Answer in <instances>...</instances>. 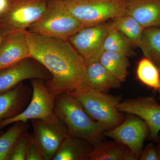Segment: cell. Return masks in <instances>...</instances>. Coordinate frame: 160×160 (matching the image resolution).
<instances>
[{
  "label": "cell",
  "instance_id": "cell-10",
  "mask_svg": "<svg viewBox=\"0 0 160 160\" xmlns=\"http://www.w3.org/2000/svg\"><path fill=\"white\" fill-rule=\"evenodd\" d=\"M149 135L147 124L136 116L127 114L118 126L104 133L107 137L125 145L129 148L136 160H139L144 142Z\"/></svg>",
  "mask_w": 160,
  "mask_h": 160
},
{
  "label": "cell",
  "instance_id": "cell-22",
  "mask_svg": "<svg viewBox=\"0 0 160 160\" xmlns=\"http://www.w3.org/2000/svg\"><path fill=\"white\" fill-rule=\"evenodd\" d=\"M138 79L144 85L158 91L160 89V73L157 66L150 59L142 58L136 69Z\"/></svg>",
  "mask_w": 160,
  "mask_h": 160
},
{
  "label": "cell",
  "instance_id": "cell-4",
  "mask_svg": "<svg viewBox=\"0 0 160 160\" xmlns=\"http://www.w3.org/2000/svg\"><path fill=\"white\" fill-rule=\"evenodd\" d=\"M81 102L89 116L102 126L105 130L115 128L125 117L118 110L119 98L88 87L69 92Z\"/></svg>",
  "mask_w": 160,
  "mask_h": 160
},
{
  "label": "cell",
  "instance_id": "cell-3",
  "mask_svg": "<svg viewBox=\"0 0 160 160\" xmlns=\"http://www.w3.org/2000/svg\"><path fill=\"white\" fill-rule=\"evenodd\" d=\"M85 27L67 9L62 0H49L46 11L28 31L44 36L68 40Z\"/></svg>",
  "mask_w": 160,
  "mask_h": 160
},
{
  "label": "cell",
  "instance_id": "cell-11",
  "mask_svg": "<svg viewBox=\"0 0 160 160\" xmlns=\"http://www.w3.org/2000/svg\"><path fill=\"white\" fill-rule=\"evenodd\" d=\"M118 109L142 119L149 128V139L157 142L160 132V104L155 99L150 96L126 99L119 103Z\"/></svg>",
  "mask_w": 160,
  "mask_h": 160
},
{
  "label": "cell",
  "instance_id": "cell-17",
  "mask_svg": "<svg viewBox=\"0 0 160 160\" xmlns=\"http://www.w3.org/2000/svg\"><path fill=\"white\" fill-rule=\"evenodd\" d=\"M86 74L89 87L96 90L108 93L121 86L122 82L99 62L87 64Z\"/></svg>",
  "mask_w": 160,
  "mask_h": 160
},
{
  "label": "cell",
  "instance_id": "cell-25",
  "mask_svg": "<svg viewBox=\"0 0 160 160\" xmlns=\"http://www.w3.org/2000/svg\"><path fill=\"white\" fill-rule=\"evenodd\" d=\"M29 136L28 130L25 131L18 140L8 160H26V152Z\"/></svg>",
  "mask_w": 160,
  "mask_h": 160
},
{
  "label": "cell",
  "instance_id": "cell-8",
  "mask_svg": "<svg viewBox=\"0 0 160 160\" xmlns=\"http://www.w3.org/2000/svg\"><path fill=\"white\" fill-rule=\"evenodd\" d=\"M30 121L33 128L32 135L44 160H52L63 141L69 136L66 125L58 117Z\"/></svg>",
  "mask_w": 160,
  "mask_h": 160
},
{
  "label": "cell",
  "instance_id": "cell-15",
  "mask_svg": "<svg viewBox=\"0 0 160 160\" xmlns=\"http://www.w3.org/2000/svg\"><path fill=\"white\" fill-rule=\"evenodd\" d=\"M144 29L160 26V0H126L125 15Z\"/></svg>",
  "mask_w": 160,
  "mask_h": 160
},
{
  "label": "cell",
  "instance_id": "cell-18",
  "mask_svg": "<svg viewBox=\"0 0 160 160\" xmlns=\"http://www.w3.org/2000/svg\"><path fill=\"white\" fill-rule=\"evenodd\" d=\"M89 160H136L127 146L113 140H103L93 147Z\"/></svg>",
  "mask_w": 160,
  "mask_h": 160
},
{
  "label": "cell",
  "instance_id": "cell-5",
  "mask_svg": "<svg viewBox=\"0 0 160 160\" xmlns=\"http://www.w3.org/2000/svg\"><path fill=\"white\" fill-rule=\"evenodd\" d=\"M69 11L85 27L125 15L126 0H62Z\"/></svg>",
  "mask_w": 160,
  "mask_h": 160
},
{
  "label": "cell",
  "instance_id": "cell-16",
  "mask_svg": "<svg viewBox=\"0 0 160 160\" xmlns=\"http://www.w3.org/2000/svg\"><path fill=\"white\" fill-rule=\"evenodd\" d=\"M93 146L86 140L69 136L63 141L52 160H89Z\"/></svg>",
  "mask_w": 160,
  "mask_h": 160
},
{
  "label": "cell",
  "instance_id": "cell-1",
  "mask_svg": "<svg viewBox=\"0 0 160 160\" xmlns=\"http://www.w3.org/2000/svg\"><path fill=\"white\" fill-rule=\"evenodd\" d=\"M26 38L30 58L36 60L50 73L46 81L49 91L58 95L89 87L87 64L69 40L49 37L27 30Z\"/></svg>",
  "mask_w": 160,
  "mask_h": 160
},
{
  "label": "cell",
  "instance_id": "cell-29",
  "mask_svg": "<svg viewBox=\"0 0 160 160\" xmlns=\"http://www.w3.org/2000/svg\"><path fill=\"white\" fill-rule=\"evenodd\" d=\"M157 143L158 145L156 146L158 152L160 156V135L159 136V139L158 140Z\"/></svg>",
  "mask_w": 160,
  "mask_h": 160
},
{
  "label": "cell",
  "instance_id": "cell-31",
  "mask_svg": "<svg viewBox=\"0 0 160 160\" xmlns=\"http://www.w3.org/2000/svg\"><path fill=\"white\" fill-rule=\"evenodd\" d=\"M0 133H1V132H0Z\"/></svg>",
  "mask_w": 160,
  "mask_h": 160
},
{
  "label": "cell",
  "instance_id": "cell-12",
  "mask_svg": "<svg viewBox=\"0 0 160 160\" xmlns=\"http://www.w3.org/2000/svg\"><path fill=\"white\" fill-rule=\"evenodd\" d=\"M51 78L42 64L32 58H27L16 65L0 69V92L10 90L25 80L41 79L46 82Z\"/></svg>",
  "mask_w": 160,
  "mask_h": 160
},
{
  "label": "cell",
  "instance_id": "cell-26",
  "mask_svg": "<svg viewBox=\"0 0 160 160\" xmlns=\"http://www.w3.org/2000/svg\"><path fill=\"white\" fill-rule=\"evenodd\" d=\"M26 160H44L42 153L32 134L30 135L28 142Z\"/></svg>",
  "mask_w": 160,
  "mask_h": 160
},
{
  "label": "cell",
  "instance_id": "cell-2",
  "mask_svg": "<svg viewBox=\"0 0 160 160\" xmlns=\"http://www.w3.org/2000/svg\"><path fill=\"white\" fill-rule=\"evenodd\" d=\"M54 111L66 125L70 136L86 140L93 147L103 141L106 130L89 116L72 95L65 92L57 96Z\"/></svg>",
  "mask_w": 160,
  "mask_h": 160
},
{
  "label": "cell",
  "instance_id": "cell-28",
  "mask_svg": "<svg viewBox=\"0 0 160 160\" xmlns=\"http://www.w3.org/2000/svg\"><path fill=\"white\" fill-rule=\"evenodd\" d=\"M156 65L157 66L159 70L160 73V61L158 62L157 63H156ZM158 99L160 101V89L158 91Z\"/></svg>",
  "mask_w": 160,
  "mask_h": 160
},
{
  "label": "cell",
  "instance_id": "cell-19",
  "mask_svg": "<svg viewBox=\"0 0 160 160\" xmlns=\"http://www.w3.org/2000/svg\"><path fill=\"white\" fill-rule=\"evenodd\" d=\"M99 62L121 82L126 81L130 66L128 57L119 53L104 51Z\"/></svg>",
  "mask_w": 160,
  "mask_h": 160
},
{
  "label": "cell",
  "instance_id": "cell-9",
  "mask_svg": "<svg viewBox=\"0 0 160 160\" xmlns=\"http://www.w3.org/2000/svg\"><path fill=\"white\" fill-rule=\"evenodd\" d=\"M113 26L111 21L85 27L68 40L86 64L99 62L106 36Z\"/></svg>",
  "mask_w": 160,
  "mask_h": 160
},
{
  "label": "cell",
  "instance_id": "cell-6",
  "mask_svg": "<svg viewBox=\"0 0 160 160\" xmlns=\"http://www.w3.org/2000/svg\"><path fill=\"white\" fill-rule=\"evenodd\" d=\"M49 0H9L7 9L0 16V34L26 31L46 11Z\"/></svg>",
  "mask_w": 160,
  "mask_h": 160
},
{
  "label": "cell",
  "instance_id": "cell-13",
  "mask_svg": "<svg viewBox=\"0 0 160 160\" xmlns=\"http://www.w3.org/2000/svg\"><path fill=\"white\" fill-rule=\"evenodd\" d=\"M26 31L15 32L3 37L0 44V69L30 58Z\"/></svg>",
  "mask_w": 160,
  "mask_h": 160
},
{
  "label": "cell",
  "instance_id": "cell-24",
  "mask_svg": "<svg viewBox=\"0 0 160 160\" xmlns=\"http://www.w3.org/2000/svg\"><path fill=\"white\" fill-rule=\"evenodd\" d=\"M140 49L155 64L160 61V26L144 29Z\"/></svg>",
  "mask_w": 160,
  "mask_h": 160
},
{
  "label": "cell",
  "instance_id": "cell-27",
  "mask_svg": "<svg viewBox=\"0 0 160 160\" xmlns=\"http://www.w3.org/2000/svg\"><path fill=\"white\" fill-rule=\"evenodd\" d=\"M139 160H160V156L153 143H150L143 148Z\"/></svg>",
  "mask_w": 160,
  "mask_h": 160
},
{
  "label": "cell",
  "instance_id": "cell-30",
  "mask_svg": "<svg viewBox=\"0 0 160 160\" xmlns=\"http://www.w3.org/2000/svg\"><path fill=\"white\" fill-rule=\"evenodd\" d=\"M3 37L0 34V44H1V42H2V40Z\"/></svg>",
  "mask_w": 160,
  "mask_h": 160
},
{
  "label": "cell",
  "instance_id": "cell-21",
  "mask_svg": "<svg viewBox=\"0 0 160 160\" xmlns=\"http://www.w3.org/2000/svg\"><path fill=\"white\" fill-rule=\"evenodd\" d=\"M112 21L117 29L140 49L142 42L144 29L133 18L128 15H123L115 18Z\"/></svg>",
  "mask_w": 160,
  "mask_h": 160
},
{
  "label": "cell",
  "instance_id": "cell-23",
  "mask_svg": "<svg viewBox=\"0 0 160 160\" xmlns=\"http://www.w3.org/2000/svg\"><path fill=\"white\" fill-rule=\"evenodd\" d=\"M0 136V160H8L12 150L22 135L28 130V122H18Z\"/></svg>",
  "mask_w": 160,
  "mask_h": 160
},
{
  "label": "cell",
  "instance_id": "cell-7",
  "mask_svg": "<svg viewBox=\"0 0 160 160\" xmlns=\"http://www.w3.org/2000/svg\"><path fill=\"white\" fill-rule=\"evenodd\" d=\"M31 101L19 114L0 122V129L18 122L33 119L50 120L56 118L54 111L55 97L48 89L46 81L41 79L31 80Z\"/></svg>",
  "mask_w": 160,
  "mask_h": 160
},
{
  "label": "cell",
  "instance_id": "cell-20",
  "mask_svg": "<svg viewBox=\"0 0 160 160\" xmlns=\"http://www.w3.org/2000/svg\"><path fill=\"white\" fill-rule=\"evenodd\" d=\"M134 46L133 43L113 25L106 36L104 49V51L119 53L129 58L135 55Z\"/></svg>",
  "mask_w": 160,
  "mask_h": 160
},
{
  "label": "cell",
  "instance_id": "cell-14",
  "mask_svg": "<svg viewBox=\"0 0 160 160\" xmlns=\"http://www.w3.org/2000/svg\"><path fill=\"white\" fill-rule=\"evenodd\" d=\"M32 90L23 82L10 90L0 92V122L17 116L26 108Z\"/></svg>",
  "mask_w": 160,
  "mask_h": 160
}]
</instances>
